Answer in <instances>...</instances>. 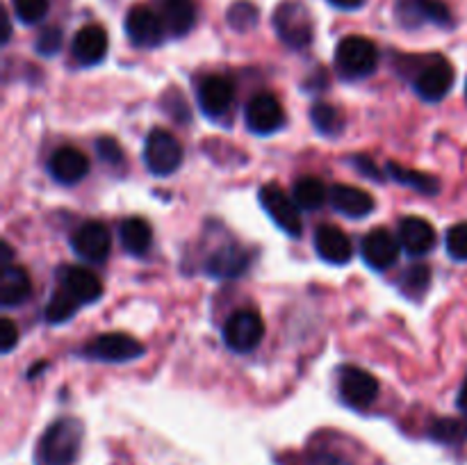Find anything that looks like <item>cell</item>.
<instances>
[{
    "instance_id": "cell-1",
    "label": "cell",
    "mask_w": 467,
    "mask_h": 465,
    "mask_svg": "<svg viewBox=\"0 0 467 465\" xmlns=\"http://www.w3.org/2000/svg\"><path fill=\"white\" fill-rule=\"evenodd\" d=\"M84 426L75 417L55 420L37 443L35 465H75L83 447Z\"/></svg>"
},
{
    "instance_id": "cell-2",
    "label": "cell",
    "mask_w": 467,
    "mask_h": 465,
    "mask_svg": "<svg viewBox=\"0 0 467 465\" xmlns=\"http://www.w3.org/2000/svg\"><path fill=\"white\" fill-rule=\"evenodd\" d=\"M379 66V48L367 37H345L335 48V71L342 80H365Z\"/></svg>"
},
{
    "instance_id": "cell-3",
    "label": "cell",
    "mask_w": 467,
    "mask_h": 465,
    "mask_svg": "<svg viewBox=\"0 0 467 465\" xmlns=\"http://www.w3.org/2000/svg\"><path fill=\"white\" fill-rule=\"evenodd\" d=\"M276 35L290 48H305L313 41V16L299 0H283L274 12Z\"/></svg>"
},
{
    "instance_id": "cell-4",
    "label": "cell",
    "mask_w": 467,
    "mask_h": 465,
    "mask_svg": "<svg viewBox=\"0 0 467 465\" xmlns=\"http://www.w3.org/2000/svg\"><path fill=\"white\" fill-rule=\"evenodd\" d=\"M258 198H260L262 210L269 215V219L280 231L290 235V238H301L304 224H301L299 206L286 189L276 183H267L258 192Z\"/></svg>"
},
{
    "instance_id": "cell-5",
    "label": "cell",
    "mask_w": 467,
    "mask_h": 465,
    "mask_svg": "<svg viewBox=\"0 0 467 465\" xmlns=\"http://www.w3.org/2000/svg\"><path fill=\"white\" fill-rule=\"evenodd\" d=\"M222 336L231 352L249 354L265 338V322H262L260 312L251 311V308H242L228 317Z\"/></svg>"
},
{
    "instance_id": "cell-6",
    "label": "cell",
    "mask_w": 467,
    "mask_h": 465,
    "mask_svg": "<svg viewBox=\"0 0 467 465\" xmlns=\"http://www.w3.org/2000/svg\"><path fill=\"white\" fill-rule=\"evenodd\" d=\"M144 164L155 176H172L182 164V146L169 130L153 128L144 142Z\"/></svg>"
},
{
    "instance_id": "cell-7",
    "label": "cell",
    "mask_w": 467,
    "mask_h": 465,
    "mask_svg": "<svg viewBox=\"0 0 467 465\" xmlns=\"http://www.w3.org/2000/svg\"><path fill=\"white\" fill-rule=\"evenodd\" d=\"M80 354L89 361L130 363L135 358L144 356L146 349H144L142 342H137L128 333H103V336L89 340Z\"/></svg>"
},
{
    "instance_id": "cell-8",
    "label": "cell",
    "mask_w": 467,
    "mask_h": 465,
    "mask_svg": "<svg viewBox=\"0 0 467 465\" xmlns=\"http://www.w3.org/2000/svg\"><path fill=\"white\" fill-rule=\"evenodd\" d=\"M338 390L347 406H351L356 411H365L379 397V382L369 372L349 365L339 370Z\"/></svg>"
},
{
    "instance_id": "cell-9",
    "label": "cell",
    "mask_w": 467,
    "mask_h": 465,
    "mask_svg": "<svg viewBox=\"0 0 467 465\" xmlns=\"http://www.w3.org/2000/svg\"><path fill=\"white\" fill-rule=\"evenodd\" d=\"M454 87V66L445 57H433L427 66L418 71L413 90L427 103H440Z\"/></svg>"
},
{
    "instance_id": "cell-10",
    "label": "cell",
    "mask_w": 467,
    "mask_h": 465,
    "mask_svg": "<svg viewBox=\"0 0 467 465\" xmlns=\"http://www.w3.org/2000/svg\"><path fill=\"white\" fill-rule=\"evenodd\" d=\"M246 128L253 135H274L286 126V110L271 94H258L249 101L244 112Z\"/></svg>"
},
{
    "instance_id": "cell-11",
    "label": "cell",
    "mask_w": 467,
    "mask_h": 465,
    "mask_svg": "<svg viewBox=\"0 0 467 465\" xmlns=\"http://www.w3.org/2000/svg\"><path fill=\"white\" fill-rule=\"evenodd\" d=\"M399 251H401L399 238H394L388 228H372L360 244L365 265L374 272H385L392 268L399 260Z\"/></svg>"
},
{
    "instance_id": "cell-12",
    "label": "cell",
    "mask_w": 467,
    "mask_h": 465,
    "mask_svg": "<svg viewBox=\"0 0 467 465\" xmlns=\"http://www.w3.org/2000/svg\"><path fill=\"white\" fill-rule=\"evenodd\" d=\"M397 19L406 28L433 23L449 28L454 23L452 12L443 0H397Z\"/></svg>"
},
{
    "instance_id": "cell-13",
    "label": "cell",
    "mask_w": 467,
    "mask_h": 465,
    "mask_svg": "<svg viewBox=\"0 0 467 465\" xmlns=\"http://www.w3.org/2000/svg\"><path fill=\"white\" fill-rule=\"evenodd\" d=\"M198 108L210 119H219L231 110L235 101V84L226 75H207L201 80L197 92Z\"/></svg>"
},
{
    "instance_id": "cell-14",
    "label": "cell",
    "mask_w": 467,
    "mask_h": 465,
    "mask_svg": "<svg viewBox=\"0 0 467 465\" xmlns=\"http://www.w3.org/2000/svg\"><path fill=\"white\" fill-rule=\"evenodd\" d=\"M164 23L160 14L148 7L137 5L126 16V35L137 48H155L164 39Z\"/></svg>"
},
{
    "instance_id": "cell-15",
    "label": "cell",
    "mask_w": 467,
    "mask_h": 465,
    "mask_svg": "<svg viewBox=\"0 0 467 465\" xmlns=\"http://www.w3.org/2000/svg\"><path fill=\"white\" fill-rule=\"evenodd\" d=\"M71 247H74V251L78 253L83 260H89V263H103L105 258L110 256V249H112V238H110V231L105 224L84 222L83 226L74 232Z\"/></svg>"
},
{
    "instance_id": "cell-16",
    "label": "cell",
    "mask_w": 467,
    "mask_h": 465,
    "mask_svg": "<svg viewBox=\"0 0 467 465\" xmlns=\"http://www.w3.org/2000/svg\"><path fill=\"white\" fill-rule=\"evenodd\" d=\"M110 41L108 32H105L103 25H84L75 32L74 46H71V53H74V60L80 66H96L105 60L108 55Z\"/></svg>"
},
{
    "instance_id": "cell-17",
    "label": "cell",
    "mask_w": 467,
    "mask_h": 465,
    "mask_svg": "<svg viewBox=\"0 0 467 465\" xmlns=\"http://www.w3.org/2000/svg\"><path fill=\"white\" fill-rule=\"evenodd\" d=\"M48 173L59 185H75L89 173V158L80 149L62 146L50 155Z\"/></svg>"
},
{
    "instance_id": "cell-18",
    "label": "cell",
    "mask_w": 467,
    "mask_h": 465,
    "mask_svg": "<svg viewBox=\"0 0 467 465\" xmlns=\"http://www.w3.org/2000/svg\"><path fill=\"white\" fill-rule=\"evenodd\" d=\"M59 287L66 290L80 306L99 302L103 294V283L87 268H65L59 274Z\"/></svg>"
},
{
    "instance_id": "cell-19",
    "label": "cell",
    "mask_w": 467,
    "mask_h": 465,
    "mask_svg": "<svg viewBox=\"0 0 467 465\" xmlns=\"http://www.w3.org/2000/svg\"><path fill=\"white\" fill-rule=\"evenodd\" d=\"M315 251L324 263L330 265H347L354 256V247L347 232L330 224H324L315 231Z\"/></svg>"
},
{
    "instance_id": "cell-20",
    "label": "cell",
    "mask_w": 467,
    "mask_h": 465,
    "mask_svg": "<svg viewBox=\"0 0 467 465\" xmlns=\"http://www.w3.org/2000/svg\"><path fill=\"white\" fill-rule=\"evenodd\" d=\"M399 244L409 256H427L436 247V231L431 224L422 217H403L399 222Z\"/></svg>"
},
{
    "instance_id": "cell-21",
    "label": "cell",
    "mask_w": 467,
    "mask_h": 465,
    "mask_svg": "<svg viewBox=\"0 0 467 465\" xmlns=\"http://www.w3.org/2000/svg\"><path fill=\"white\" fill-rule=\"evenodd\" d=\"M329 201L339 215L351 219L367 217L374 210V206H376L372 194H367L360 188H354V185H333L329 192Z\"/></svg>"
},
{
    "instance_id": "cell-22",
    "label": "cell",
    "mask_w": 467,
    "mask_h": 465,
    "mask_svg": "<svg viewBox=\"0 0 467 465\" xmlns=\"http://www.w3.org/2000/svg\"><path fill=\"white\" fill-rule=\"evenodd\" d=\"M249 263L251 256L237 244H231V247H219L207 258L206 272L215 278H237L246 272Z\"/></svg>"
},
{
    "instance_id": "cell-23",
    "label": "cell",
    "mask_w": 467,
    "mask_h": 465,
    "mask_svg": "<svg viewBox=\"0 0 467 465\" xmlns=\"http://www.w3.org/2000/svg\"><path fill=\"white\" fill-rule=\"evenodd\" d=\"M160 19L169 35L182 37L197 23V5L194 0H160Z\"/></svg>"
},
{
    "instance_id": "cell-24",
    "label": "cell",
    "mask_w": 467,
    "mask_h": 465,
    "mask_svg": "<svg viewBox=\"0 0 467 465\" xmlns=\"http://www.w3.org/2000/svg\"><path fill=\"white\" fill-rule=\"evenodd\" d=\"M30 293H32V281H30L28 272L16 265L5 268L3 281H0V306L19 308L21 303L28 302Z\"/></svg>"
},
{
    "instance_id": "cell-25",
    "label": "cell",
    "mask_w": 467,
    "mask_h": 465,
    "mask_svg": "<svg viewBox=\"0 0 467 465\" xmlns=\"http://www.w3.org/2000/svg\"><path fill=\"white\" fill-rule=\"evenodd\" d=\"M119 238L130 256H146L153 244L151 224L142 217L123 219L121 226H119Z\"/></svg>"
},
{
    "instance_id": "cell-26",
    "label": "cell",
    "mask_w": 467,
    "mask_h": 465,
    "mask_svg": "<svg viewBox=\"0 0 467 465\" xmlns=\"http://www.w3.org/2000/svg\"><path fill=\"white\" fill-rule=\"evenodd\" d=\"M292 198H295L299 208L317 210L326 203L329 192H326V185L322 183L320 179H315V176H304V179L296 180L295 188H292Z\"/></svg>"
},
{
    "instance_id": "cell-27",
    "label": "cell",
    "mask_w": 467,
    "mask_h": 465,
    "mask_svg": "<svg viewBox=\"0 0 467 465\" xmlns=\"http://www.w3.org/2000/svg\"><path fill=\"white\" fill-rule=\"evenodd\" d=\"M388 173L392 180H397V183L415 189V192L427 194V197H436V194L440 192L438 179H433V176H428V173L415 171V169L399 167V164H394V162L388 164Z\"/></svg>"
},
{
    "instance_id": "cell-28",
    "label": "cell",
    "mask_w": 467,
    "mask_h": 465,
    "mask_svg": "<svg viewBox=\"0 0 467 465\" xmlns=\"http://www.w3.org/2000/svg\"><path fill=\"white\" fill-rule=\"evenodd\" d=\"M310 121L315 126V130L324 137H338L345 130V117L338 108L329 103H317L310 110Z\"/></svg>"
},
{
    "instance_id": "cell-29",
    "label": "cell",
    "mask_w": 467,
    "mask_h": 465,
    "mask_svg": "<svg viewBox=\"0 0 467 465\" xmlns=\"http://www.w3.org/2000/svg\"><path fill=\"white\" fill-rule=\"evenodd\" d=\"M78 308H80V303L75 302V299L71 297V294L66 293V290H62V287H59L57 293H55L53 297H50L48 306H46V312H44L46 322H48V324H65V322H69L71 317H74L75 312H78Z\"/></svg>"
},
{
    "instance_id": "cell-30",
    "label": "cell",
    "mask_w": 467,
    "mask_h": 465,
    "mask_svg": "<svg viewBox=\"0 0 467 465\" xmlns=\"http://www.w3.org/2000/svg\"><path fill=\"white\" fill-rule=\"evenodd\" d=\"M428 435L433 441L445 443V445H456L467 438V417L463 420H454V417H445V420H436L428 426Z\"/></svg>"
},
{
    "instance_id": "cell-31",
    "label": "cell",
    "mask_w": 467,
    "mask_h": 465,
    "mask_svg": "<svg viewBox=\"0 0 467 465\" xmlns=\"http://www.w3.org/2000/svg\"><path fill=\"white\" fill-rule=\"evenodd\" d=\"M428 283H431V272H428L427 265H413V268L406 269V274L399 281V287L406 297L419 302L427 294Z\"/></svg>"
},
{
    "instance_id": "cell-32",
    "label": "cell",
    "mask_w": 467,
    "mask_h": 465,
    "mask_svg": "<svg viewBox=\"0 0 467 465\" xmlns=\"http://www.w3.org/2000/svg\"><path fill=\"white\" fill-rule=\"evenodd\" d=\"M228 25L237 32H246L258 25V7L249 0H237L228 10Z\"/></svg>"
},
{
    "instance_id": "cell-33",
    "label": "cell",
    "mask_w": 467,
    "mask_h": 465,
    "mask_svg": "<svg viewBox=\"0 0 467 465\" xmlns=\"http://www.w3.org/2000/svg\"><path fill=\"white\" fill-rule=\"evenodd\" d=\"M12 5H14V14L21 23L32 25L40 23L48 14L50 3L48 0H12Z\"/></svg>"
},
{
    "instance_id": "cell-34",
    "label": "cell",
    "mask_w": 467,
    "mask_h": 465,
    "mask_svg": "<svg viewBox=\"0 0 467 465\" xmlns=\"http://www.w3.org/2000/svg\"><path fill=\"white\" fill-rule=\"evenodd\" d=\"M445 247H447V253L454 260L467 263V222H461L449 228L447 238H445Z\"/></svg>"
},
{
    "instance_id": "cell-35",
    "label": "cell",
    "mask_w": 467,
    "mask_h": 465,
    "mask_svg": "<svg viewBox=\"0 0 467 465\" xmlns=\"http://www.w3.org/2000/svg\"><path fill=\"white\" fill-rule=\"evenodd\" d=\"M59 48H62V31H57V28H46L40 35V39H37V50H40L41 55H55Z\"/></svg>"
},
{
    "instance_id": "cell-36",
    "label": "cell",
    "mask_w": 467,
    "mask_h": 465,
    "mask_svg": "<svg viewBox=\"0 0 467 465\" xmlns=\"http://www.w3.org/2000/svg\"><path fill=\"white\" fill-rule=\"evenodd\" d=\"M19 342V329L12 320H0V352L10 354Z\"/></svg>"
},
{
    "instance_id": "cell-37",
    "label": "cell",
    "mask_w": 467,
    "mask_h": 465,
    "mask_svg": "<svg viewBox=\"0 0 467 465\" xmlns=\"http://www.w3.org/2000/svg\"><path fill=\"white\" fill-rule=\"evenodd\" d=\"M96 149H99V155L103 158V162H110V164L123 162V151H121V146L114 142V139H108V137L99 139Z\"/></svg>"
},
{
    "instance_id": "cell-38",
    "label": "cell",
    "mask_w": 467,
    "mask_h": 465,
    "mask_svg": "<svg viewBox=\"0 0 467 465\" xmlns=\"http://www.w3.org/2000/svg\"><path fill=\"white\" fill-rule=\"evenodd\" d=\"M301 465H349V463L338 459V456L329 454V452H313V454L305 456V459L301 461Z\"/></svg>"
},
{
    "instance_id": "cell-39",
    "label": "cell",
    "mask_w": 467,
    "mask_h": 465,
    "mask_svg": "<svg viewBox=\"0 0 467 465\" xmlns=\"http://www.w3.org/2000/svg\"><path fill=\"white\" fill-rule=\"evenodd\" d=\"M351 164H354V167L358 169L360 173L369 176L372 180H381V171L374 167V162L369 158H363V155H354V158H351Z\"/></svg>"
},
{
    "instance_id": "cell-40",
    "label": "cell",
    "mask_w": 467,
    "mask_h": 465,
    "mask_svg": "<svg viewBox=\"0 0 467 465\" xmlns=\"http://www.w3.org/2000/svg\"><path fill=\"white\" fill-rule=\"evenodd\" d=\"M456 404H458V411L463 413V417H467V376H465V382H463L461 390H458Z\"/></svg>"
},
{
    "instance_id": "cell-41",
    "label": "cell",
    "mask_w": 467,
    "mask_h": 465,
    "mask_svg": "<svg viewBox=\"0 0 467 465\" xmlns=\"http://www.w3.org/2000/svg\"><path fill=\"white\" fill-rule=\"evenodd\" d=\"M330 5L339 7V10H358L363 5V0H329Z\"/></svg>"
},
{
    "instance_id": "cell-42",
    "label": "cell",
    "mask_w": 467,
    "mask_h": 465,
    "mask_svg": "<svg viewBox=\"0 0 467 465\" xmlns=\"http://www.w3.org/2000/svg\"><path fill=\"white\" fill-rule=\"evenodd\" d=\"M465 99H467V83H465Z\"/></svg>"
}]
</instances>
